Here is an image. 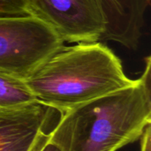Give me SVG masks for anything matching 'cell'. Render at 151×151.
<instances>
[{
	"mask_svg": "<svg viewBox=\"0 0 151 151\" xmlns=\"http://www.w3.org/2000/svg\"><path fill=\"white\" fill-rule=\"evenodd\" d=\"M41 151H60L55 145H53V144H51V143H50V142H48L42 150Z\"/></svg>",
	"mask_w": 151,
	"mask_h": 151,
	"instance_id": "obj_10",
	"label": "cell"
},
{
	"mask_svg": "<svg viewBox=\"0 0 151 151\" xmlns=\"http://www.w3.org/2000/svg\"><path fill=\"white\" fill-rule=\"evenodd\" d=\"M63 46L57 33L33 15L0 18V73L24 81Z\"/></svg>",
	"mask_w": 151,
	"mask_h": 151,
	"instance_id": "obj_3",
	"label": "cell"
},
{
	"mask_svg": "<svg viewBox=\"0 0 151 151\" xmlns=\"http://www.w3.org/2000/svg\"><path fill=\"white\" fill-rule=\"evenodd\" d=\"M141 151H151V128L149 125L141 137Z\"/></svg>",
	"mask_w": 151,
	"mask_h": 151,
	"instance_id": "obj_8",
	"label": "cell"
},
{
	"mask_svg": "<svg viewBox=\"0 0 151 151\" xmlns=\"http://www.w3.org/2000/svg\"><path fill=\"white\" fill-rule=\"evenodd\" d=\"M49 140H50V132L42 134L39 137L38 141L36 142V143L35 144L31 151H41V150L49 142Z\"/></svg>",
	"mask_w": 151,
	"mask_h": 151,
	"instance_id": "obj_9",
	"label": "cell"
},
{
	"mask_svg": "<svg viewBox=\"0 0 151 151\" xmlns=\"http://www.w3.org/2000/svg\"><path fill=\"white\" fill-rule=\"evenodd\" d=\"M150 57L136 82L60 114L49 142L60 151H117L151 124Z\"/></svg>",
	"mask_w": 151,
	"mask_h": 151,
	"instance_id": "obj_1",
	"label": "cell"
},
{
	"mask_svg": "<svg viewBox=\"0 0 151 151\" xmlns=\"http://www.w3.org/2000/svg\"><path fill=\"white\" fill-rule=\"evenodd\" d=\"M31 15L29 0H0V18Z\"/></svg>",
	"mask_w": 151,
	"mask_h": 151,
	"instance_id": "obj_7",
	"label": "cell"
},
{
	"mask_svg": "<svg viewBox=\"0 0 151 151\" xmlns=\"http://www.w3.org/2000/svg\"><path fill=\"white\" fill-rule=\"evenodd\" d=\"M36 101L64 114L133 86L119 57L103 42L63 46L24 80Z\"/></svg>",
	"mask_w": 151,
	"mask_h": 151,
	"instance_id": "obj_2",
	"label": "cell"
},
{
	"mask_svg": "<svg viewBox=\"0 0 151 151\" xmlns=\"http://www.w3.org/2000/svg\"><path fill=\"white\" fill-rule=\"evenodd\" d=\"M31 15L50 26L64 42H100L106 29L101 0H29Z\"/></svg>",
	"mask_w": 151,
	"mask_h": 151,
	"instance_id": "obj_4",
	"label": "cell"
},
{
	"mask_svg": "<svg viewBox=\"0 0 151 151\" xmlns=\"http://www.w3.org/2000/svg\"><path fill=\"white\" fill-rule=\"evenodd\" d=\"M37 102L23 80L0 73V110Z\"/></svg>",
	"mask_w": 151,
	"mask_h": 151,
	"instance_id": "obj_6",
	"label": "cell"
},
{
	"mask_svg": "<svg viewBox=\"0 0 151 151\" xmlns=\"http://www.w3.org/2000/svg\"><path fill=\"white\" fill-rule=\"evenodd\" d=\"M58 113L39 102L0 110V151H31L39 137L54 127Z\"/></svg>",
	"mask_w": 151,
	"mask_h": 151,
	"instance_id": "obj_5",
	"label": "cell"
}]
</instances>
